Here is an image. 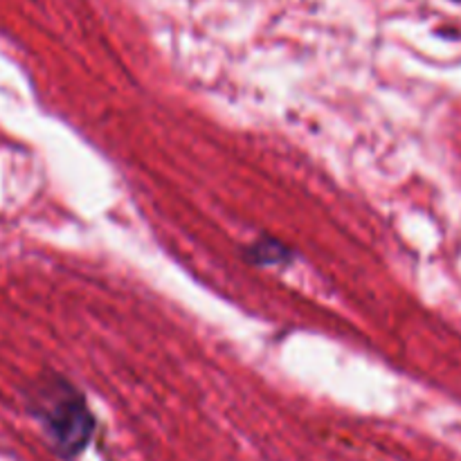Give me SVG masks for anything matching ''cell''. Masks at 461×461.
Instances as JSON below:
<instances>
[{"mask_svg":"<svg viewBox=\"0 0 461 461\" xmlns=\"http://www.w3.org/2000/svg\"><path fill=\"white\" fill-rule=\"evenodd\" d=\"M39 417L54 450L63 457H75L88 444L90 432H93V417L84 399L70 387L45 392L41 399Z\"/></svg>","mask_w":461,"mask_h":461,"instance_id":"obj_1","label":"cell"}]
</instances>
